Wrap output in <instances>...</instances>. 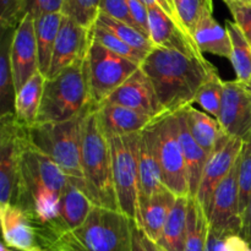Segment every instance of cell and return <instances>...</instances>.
I'll return each instance as SVG.
<instances>
[{
	"label": "cell",
	"instance_id": "6da1fadb",
	"mask_svg": "<svg viewBox=\"0 0 251 251\" xmlns=\"http://www.w3.org/2000/svg\"><path fill=\"white\" fill-rule=\"evenodd\" d=\"M70 176L50 158L31 146L26 136L21 149L16 193L12 203L33 222L44 249L55 243L54 225L61 195Z\"/></svg>",
	"mask_w": 251,
	"mask_h": 251
},
{
	"label": "cell",
	"instance_id": "7a4b0ae2",
	"mask_svg": "<svg viewBox=\"0 0 251 251\" xmlns=\"http://www.w3.org/2000/svg\"><path fill=\"white\" fill-rule=\"evenodd\" d=\"M141 69L151 80L164 112L174 113L195 103V97L208 76L217 69L203 56H189L154 47Z\"/></svg>",
	"mask_w": 251,
	"mask_h": 251
},
{
	"label": "cell",
	"instance_id": "3957f363",
	"mask_svg": "<svg viewBox=\"0 0 251 251\" xmlns=\"http://www.w3.org/2000/svg\"><path fill=\"white\" fill-rule=\"evenodd\" d=\"M82 190L96 206L119 211L109 141L98 123L96 109L85 118L81 136Z\"/></svg>",
	"mask_w": 251,
	"mask_h": 251
},
{
	"label": "cell",
	"instance_id": "277c9868",
	"mask_svg": "<svg viewBox=\"0 0 251 251\" xmlns=\"http://www.w3.org/2000/svg\"><path fill=\"white\" fill-rule=\"evenodd\" d=\"M134 221L117 210L95 206L81 227L61 235L58 251H132Z\"/></svg>",
	"mask_w": 251,
	"mask_h": 251
},
{
	"label": "cell",
	"instance_id": "5b68a950",
	"mask_svg": "<svg viewBox=\"0 0 251 251\" xmlns=\"http://www.w3.org/2000/svg\"><path fill=\"white\" fill-rule=\"evenodd\" d=\"M85 60L47 78L37 123L65 122L92 109Z\"/></svg>",
	"mask_w": 251,
	"mask_h": 251
},
{
	"label": "cell",
	"instance_id": "8992f818",
	"mask_svg": "<svg viewBox=\"0 0 251 251\" xmlns=\"http://www.w3.org/2000/svg\"><path fill=\"white\" fill-rule=\"evenodd\" d=\"M92 108L78 117L65 122L36 123L27 129L28 142L33 149L50 158L66 176L82 179L81 136L85 118Z\"/></svg>",
	"mask_w": 251,
	"mask_h": 251
},
{
	"label": "cell",
	"instance_id": "52a82bcc",
	"mask_svg": "<svg viewBox=\"0 0 251 251\" xmlns=\"http://www.w3.org/2000/svg\"><path fill=\"white\" fill-rule=\"evenodd\" d=\"M85 66L91 104L95 108L103 104L118 87L141 68L139 63L108 50L95 39L85 59Z\"/></svg>",
	"mask_w": 251,
	"mask_h": 251
},
{
	"label": "cell",
	"instance_id": "ba28073f",
	"mask_svg": "<svg viewBox=\"0 0 251 251\" xmlns=\"http://www.w3.org/2000/svg\"><path fill=\"white\" fill-rule=\"evenodd\" d=\"M139 134L108 139L112 152L113 180L120 212L131 221L136 217L139 201Z\"/></svg>",
	"mask_w": 251,
	"mask_h": 251
},
{
	"label": "cell",
	"instance_id": "9c48e42d",
	"mask_svg": "<svg viewBox=\"0 0 251 251\" xmlns=\"http://www.w3.org/2000/svg\"><path fill=\"white\" fill-rule=\"evenodd\" d=\"M158 161L163 184L176 198H190L189 176L179 140V124L176 114L161 115L153 122Z\"/></svg>",
	"mask_w": 251,
	"mask_h": 251
},
{
	"label": "cell",
	"instance_id": "30bf717a",
	"mask_svg": "<svg viewBox=\"0 0 251 251\" xmlns=\"http://www.w3.org/2000/svg\"><path fill=\"white\" fill-rule=\"evenodd\" d=\"M27 129L15 113L0 115V205L12 203L16 193L19 162Z\"/></svg>",
	"mask_w": 251,
	"mask_h": 251
},
{
	"label": "cell",
	"instance_id": "8fae6325",
	"mask_svg": "<svg viewBox=\"0 0 251 251\" xmlns=\"http://www.w3.org/2000/svg\"><path fill=\"white\" fill-rule=\"evenodd\" d=\"M211 229L220 233H239L242 217L239 210L238 161L227 176L218 184L205 207Z\"/></svg>",
	"mask_w": 251,
	"mask_h": 251
},
{
	"label": "cell",
	"instance_id": "7c38bea8",
	"mask_svg": "<svg viewBox=\"0 0 251 251\" xmlns=\"http://www.w3.org/2000/svg\"><path fill=\"white\" fill-rule=\"evenodd\" d=\"M228 136L244 139L251 131V86L238 80L225 81L217 118Z\"/></svg>",
	"mask_w": 251,
	"mask_h": 251
},
{
	"label": "cell",
	"instance_id": "4fadbf2b",
	"mask_svg": "<svg viewBox=\"0 0 251 251\" xmlns=\"http://www.w3.org/2000/svg\"><path fill=\"white\" fill-rule=\"evenodd\" d=\"M93 41L92 29L63 15L47 78L54 77L76 61L85 60Z\"/></svg>",
	"mask_w": 251,
	"mask_h": 251
},
{
	"label": "cell",
	"instance_id": "5bb4252c",
	"mask_svg": "<svg viewBox=\"0 0 251 251\" xmlns=\"http://www.w3.org/2000/svg\"><path fill=\"white\" fill-rule=\"evenodd\" d=\"M10 58L16 95L17 91L39 71L34 19L29 14L25 15L19 26L15 28Z\"/></svg>",
	"mask_w": 251,
	"mask_h": 251
},
{
	"label": "cell",
	"instance_id": "9a60e30c",
	"mask_svg": "<svg viewBox=\"0 0 251 251\" xmlns=\"http://www.w3.org/2000/svg\"><path fill=\"white\" fill-rule=\"evenodd\" d=\"M104 103L122 105L150 115L154 119L167 114L159 103L151 80L141 68L135 71L120 87H118Z\"/></svg>",
	"mask_w": 251,
	"mask_h": 251
},
{
	"label": "cell",
	"instance_id": "2e32d148",
	"mask_svg": "<svg viewBox=\"0 0 251 251\" xmlns=\"http://www.w3.org/2000/svg\"><path fill=\"white\" fill-rule=\"evenodd\" d=\"M242 147L243 139L226 135L217 147L210 153L196 194V199L203 208L207 206L211 195L218 184L229 174L234 164L237 163Z\"/></svg>",
	"mask_w": 251,
	"mask_h": 251
},
{
	"label": "cell",
	"instance_id": "e0dca14e",
	"mask_svg": "<svg viewBox=\"0 0 251 251\" xmlns=\"http://www.w3.org/2000/svg\"><path fill=\"white\" fill-rule=\"evenodd\" d=\"M149 27L150 39L154 47L171 49L195 58L203 56L193 37L189 36L162 7H149Z\"/></svg>",
	"mask_w": 251,
	"mask_h": 251
},
{
	"label": "cell",
	"instance_id": "ac0fdd59",
	"mask_svg": "<svg viewBox=\"0 0 251 251\" xmlns=\"http://www.w3.org/2000/svg\"><path fill=\"white\" fill-rule=\"evenodd\" d=\"M4 244L17 251H43L38 229L28 216L14 203L0 205Z\"/></svg>",
	"mask_w": 251,
	"mask_h": 251
},
{
	"label": "cell",
	"instance_id": "d6986e66",
	"mask_svg": "<svg viewBox=\"0 0 251 251\" xmlns=\"http://www.w3.org/2000/svg\"><path fill=\"white\" fill-rule=\"evenodd\" d=\"M95 206L85 191L78 186L75 179H69L68 185L61 195L58 217L54 225L55 242L65 233L81 227Z\"/></svg>",
	"mask_w": 251,
	"mask_h": 251
},
{
	"label": "cell",
	"instance_id": "ffe728a7",
	"mask_svg": "<svg viewBox=\"0 0 251 251\" xmlns=\"http://www.w3.org/2000/svg\"><path fill=\"white\" fill-rule=\"evenodd\" d=\"M176 201V196L168 189L145 199H139L136 217L137 227L154 243H158L168 216Z\"/></svg>",
	"mask_w": 251,
	"mask_h": 251
},
{
	"label": "cell",
	"instance_id": "44dd1931",
	"mask_svg": "<svg viewBox=\"0 0 251 251\" xmlns=\"http://www.w3.org/2000/svg\"><path fill=\"white\" fill-rule=\"evenodd\" d=\"M153 122L144 131H141V136H140L139 199L149 198L153 194L167 189L163 184L161 164H159L158 154H157Z\"/></svg>",
	"mask_w": 251,
	"mask_h": 251
},
{
	"label": "cell",
	"instance_id": "7402d4cb",
	"mask_svg": "<svg viewBox=\"0 0 251 251\" xmlns=\"http://www.w3.org/2000/svg\"><path fill=\"white\" fill-rule=\"evenodd\" d=\"M98 123L107 139L144 131L154 118L114 104H100L96 109Z\"/></svg>",
	"mask_w": 251,
	"mask_h": 251
},
{
	"label": "cell",
	"instance_id": "603a6c76",
	"mask_svg": "<svg viewBox=\"0 0 251 251\" xmlns=\"http://www.w3.org/2000/svg\"><path fill=\"white\" fill-rule=\"evenodd\" d=\"M176 115L179 124V140H180L181 150H183L184 159H185L186 171L189 176V188H190V198H196L199 186H200L201 176H202L203 168L210 154L196 142L189 130L186 124L185 117L183 112L174 113Z\"/></svg>",
	"mask_w": 251,
	"mask_h": 251
},
{
	"label": "cell",
	"instance_id": "cb8c5ba5",
	"mask_svg": "<svg viewBox=\"0 0 251 251\" xmlns=\"http://www.w3.org/2000/svg\"><path fill=\"white\" fill-rule=\"evenodd\" d=\"M194 42L201 53H210L213 55L230 59L232 55V41L227 27L218 24L212 14L206 15L193 33Z\"/></svg>",
	"mask_w": 251,
	"mask_h": 251
},
{
	"label": "cell",
	"instance_id": "d4e9b609",
	"mask_svg": "<svg viewBox=\"0 0 251 251\" xmlns=\"http://www.w3.org/2000/svg\"><path fill=\"white\" fill-rule=\"evenodd\" d=\"M46 80V76L38 71L15 95L14 112L16 120L26 129L33 126L38 119Z\"/></svg>",
	"mask_w": 251,
	"mask_h": 251
},
{
	"label": "cell",
	"instance_id": "484cf974",
	"mask_svg": "<svg viewBox=\"0 0 251 251\" xmlns=\"http://www.w3.org/2000/svg\"><path fill=\"white\" fill-rule=\"evenodd\" d=\"M181 112L185 117L193 137L207 152V154H210L227 135L223 131L218 120L207 113L200 112L193 105H188L181 109Z\"/></svg>",
	"mask_w": 251,
	"mask_h": 251
},
{
	"label": "cell",
	"instance_id": "4316f807",
	"mask_svg": "<svg viewBox=\"0 0 251 251\" xmlns=\"http://www.w3.org/2000/svg\"><path fill=\"white\" fill-rule=\"evenodd\" d=\"M63 14H47L34 19L37 50H38L39 73L47 77L50 69L54 47L60 28Z\"/></svg>",
	"mask_w": 251,
	"mask_h": 251
},
{
	"label": "cell",
	"instance_id": "83f0119b",
	"mask_svg": "<svg viewBox=\"0 0 251 251\" xmlns=\"http://www.w3.org/2000/svg\"><path fill=\"white\" fill-rule=\"evenodd\" d=\"M189 198H176V203L168 216L163 233L157 243L159 248L166 251H184L186 228H188Z\"/></svg>",
	"mask_w": 251,
	"mask_h": 251
},
{
	"label": "cell",
	"instance_id": "f1b7e54d",
	"mask_svg": "<svg viewBox=\"0 0 251 251\" xmlns=\"http://www.w3.org/2000/svg\"><path fill=\"white\" fill-rule=\"evenodd\" d=\"M14 31L15 29H10L2 32L1 43H0V108H1L0 115L14 112L15 86L12 78L11 58H10Z\"/></svg>",
	"mask_w": 251,
	"mask_h": 251
},
{
	"label": "cell",
	"instance_id": "f546056e",
	"mask_svg": "<svg viewBox=\"0 0 251 251\" xmlns=\"http://www.w3.org/2000/svg\"><path fill=\"white\" fill-rule=\"evenodd\" d=\"M210 234V223L205 208L196 198H189L188 228L184 251H205Z\"/></svg>",
	"mask_w": 251,
	"mask_h": 251
},
{
	"label": "cell",
	"instance_id": "4dcf8cb0",
	"mask_svg": "<svg viewBox=\"0 0 251 251\" xmlns=\"http://www.w3.org/2000/svg\"><path fill=\"white\" fill-rule=\"evenodd\" d=\"M226 27L232 41V55L229 60L235 71L237 80L251 86V44L234 21H227Z\"/></svg>",
	"mask_w": 251,
	"mask_h": 251
},
{
	"label": "cell",
	"instance_id": "1f68e13d",
	"mask_svg": "<svg viewBox=\"0 0 251 251\" xmlns=\"http://www.w3.org/2000/svg\"><path fill=\"white\" fill-rule=\"evenodd\" d=\"M96 25L112 32L118 38H120L123 42H125L137 50L150 54L154 49V44L152 43L151 39L145 36L144 33H141L139 29L122 21H118L113 17H109L108 15L100 14Z\"/></svg>",
	"mask_w": 251,
	"mask_h": 251
},
{
	"label": "cell",
	"instance_id": "d6a6232c",
	"mask_svg": "<svg viewBox=\"0 0 251 251\" xmlns=\"http://www.w3.org/2000/svg\"><path fill=\"white\" fill-rule=\"evenodd\" d=\"M173 7L180 26L193 37L199 22L213 12V0H173Z\"/></svg>",
	"mask_w": 251,
	"mask_h": 251
},
{
	"label": "cell",
	"instance_id": "836d02e7",
	"mask_svg": "<svg viewBox=\"0 0 251 251\" xmlns=\"http://www.w3.org/2000/svg\"><path fill=\"white\" fill-rule=\"evenodd\" d=\"M223 83L225 81H222L221 76L218 75V71H213L201 86L195 97V103L201 105L207 114L216 119L220 114L221 103H222Z\"/></svg>",
	"mask_w": 251,
	"mask_h": 251
},
{
	"label": "cell",
	"instance_id": "e575fe53",
	"mask_svg": "<svg viewBox=\"0 0 251 251\" xmlns=\"http://www.w3.org/2000/svg\"><path fill=\"white\" fill-rule=\"evenodd\" d=\"M100 0H64L61 14L92 29L100 16Z\"/></svg>",
	"mask_w": 251,
	"mask_h": 251
},
{
	"label": "cell",
	"instance_id": "d590c367",
	"mask_svg": "<svg viewBox=\"0 0 251 251\" xmlns=\"http://www.w3.org/2000/svg\"><path fill=\"white\" fill-rule=\"evenodd\" d=\"M240 216L251 199V131L243 139V147L238 158Z\"/></svg>",
	"mask_w": 251,
	"mask_h": 251
},
{
	"label": "cell",
	"instance_id": "8d00e7d4",
	"mask_svg": "<svg viewBox=\"0 0 251 251\" xmlns=\"http://www.w3.org/2000/svg\"><path fill=\"white\" fill-rule=\"evenodd\" d=\"M92 34L93 39L102 44L103 47H105L108 50L113 51V53L118 54L120 56H124V58L135 61V63H139L140 65L144 63L146 56L149 55V54L144 53V51H140L137 49L132 48L129 44H126L122 39L118 38L112 32L107 31L105 28L97 26V25H95V27L92 28Z\"/></svg>",
	"mask_w": 251,
	"mask_h": 251
},
{
	"label": "cell",
	"instance_id": "74e56055",
	"mask_svg": "<svg viewBox=\"0 0 251 251\" xmlns=\"http://www.w3.org/2000/svg\"><path fill=\"white\" fill-rule=\"evenodd\" d=\"M205 251H251L239 233H220L210 228Z\"/></svg>",
	"mask_w": 251,
	"mask_h": 251
},
{
	"label": "cell",
	"instance_id": "f35d334b",
	"mask_svg": "<svg viewBox=\"0 0 251 251\" xmlns=\"http://www.w3.org/2000/svg\"><path fill=\"white\" fill-rule=\"evenodd\" d=\"M28 0H0V26L2 32L15 29L27 14Z\"/></svg>",
	"mask_w": 251,
	"mask_h": 251
},
{
	"label": "cell",
	"instance_id": "ab89813d",
	"mask_svg": "<svg viewBox=\"0 0 251 251\" xmlns=\"http://www.w3.org/2000/svg\"><path fill=\"white\" fill-rule=\"evenodd\" d=\"M225 2L234 19L235 25L251 44V4H245L237 0H226Z\"/></svg>",
	"mask_w": 251,
	"mask_h": 251
},
{
	"label": "cell",
	"instance_id": "60d3db41",
	"mask_svg": "<svg viewBox=\"0 0 251 251\" xmlns=\"http://www.w3.org/2000/svg\"><path fill=\"white\" fill-rule=\"evenodd\" d=\"M100 14L108 15L109 17H113L118 21H122L139 29L136 22L132 19V15L130 12L129 6H127L126 0H100Z\"/></svg>",
	"mask_w": 251,
	"mask_h": 251
},
{
	"label": "cell",
	"instance_id": "b9f144b4",
	"mask_svg": "<svg viewBox=\"0 0 251 251\" xmlns=\"http://www.w3.org/2000/svg\"><path fill=\"white\" fill-rule=\"evenodd\" d=\"M64 0H28L27 2V14L33 19L47 14L61 12Z\"/></svg>",
	"mask_w": 251,
	"mask_h": 251
},
{
	"label": "cell",
	"instance_id": "7bdbcfd3",
	"mask_svg": "<svg viewBox=\"0 0 251 251\" xmlns=\"http://www.w3.org/2000/svg\"><path fill=\"white\" fill-rule=\"evenodd\" d=\"M132 251H158V245L150 239L135 222L132 225Z\"/></svg>",
	"mask_w": 251,
	"mask_h": 251
},
{
	"label": "cell",
	"instance_id": "ee69618b",
	"mask_svg": "<svg viewBox=\"0 0 251 251\" xmlns=\"http://www.w3.org/2000/svg\"><path fill=\"white\" fill-rule=\"evenodd\" d=\"M242 227H240V235L244 238L245 242L251 247V199L248 203L247 208L242 213Z\"/></svg>",
	"mask_w": 251,
	"mask_h": 251
},
{
	"label": "cell",
	"instance_id": "f6af8a7d",
	"mask_svg": "<svg viewBox=\"0 0 251 251\" xmlns=\"http://www.w3.org/2000/svg\"><path fill=\"white\" fill-rule=\"evenodd\" d=\"M141 1L144 2V4L146 5L147 7H150V6H159V7H162V9H163L164 11H166L167 14H168L169 16H171L172 19H173L174 21H176V24L179 25V26H180V24H179L178 19H176V12H174L173 7H172L171 5L168 4V1H167V0H141ZM181 28H183V27H181Z\"/></svg>",
	"mask_w": 251,
	"mask_h": 251
},
{
	"label": "cell",
	"instance_id": "bcb514c9",
	"mask_svg": "<svg viewBox=\"0 0 251 251\" xmlns=\"http://www.w3.org/2000/svg\"><path fill=\"white\" fill-rule=\"evenodd\" d=\"M0 251H17V250H15V249H11V248L6 247V245H5L4 243H2V244L0 245Z\"/></svg>",
	"mask_w": 251,
	"mask_h": 251
},
{
	"label": "cell",
	"instance_id": "7dc6e473",
	"mask_svg": "<svg viewBox=\"0 0 251 251\" xmlns=\"http://www.w3.org/2000/svg\"><path fill=\"white\" fill-rule=\"evenodd\" d=\"M43 251H58L55 249V248H53V247H50V248H47V249H44Z\"/></svg>",
	"mask_w": 251,
	"mask_h": 251
},
{
	"label": "cell",
	"instance_id": "c3c4849f",
	"mask_svg": "<svg viewBox=\"0 0 251 251\" xmlns=\"http://www.w3.org/2000/svg\"><path fill=\"white\" fill-rule=\"evenodd\" d=\"M237 1H240V2H245V4H251V0H237Z\"/></svg>",
	"mask_w": 251,
	"mask_h": 251
},
{
	"label": "cell",
	"instance_id": "681fc988",
	"mask_svg": "<svg viewBox=\"0 0 251 251\" xmlns=\"http://www.w3.org/2000/svg\"><path fill=\"white\" fill-rule=\"evenodd\" d=\"M167 1H168V4L171 5L172 7H173V0H167ZM173 10H174V7H173ZM174 12H176V11H174Z\"/></svg>",
	"mask_w": 251,
	"mask_h": 251
},
{
	"label": "cell",
	"instance_id": "f907efd6",
	"mask_svg": "<svg viewBox=\"0 0 251 251\" xmlns=\"http://www.w3.org/2000/svg\"><path fill=\"white\" fill-rule=\"evenodd\" d=\"M158 251H166V250L162 249V248H159V247H158Z\"/></svg>",
	"mask_w": 251,
	"mask_h": 251
},
{
	"label": "cell",
	"instance_id": "816d5d0a",
	"mask_svg": "<svg viewBox=\"0 0 251 251\" xmlns=\"http://www.w3.org/2000/svg\"><path fill=\"white\" fill-rule=\"evenodd\" d=\"M223 1H226V0H223Z\"/></svg>",
	"mask_w": 251,
	"mask_h": 251
}]
</instances>
